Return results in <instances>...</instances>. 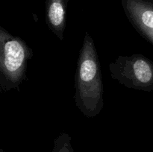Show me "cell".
Listing matches in <instances>:
<instances>
[{
    "label": "cell",
    "instance_id": "obj_1",
    "mask_svg": "<svg viewBox=\"0 0 153 152\" xmlns=\"http://www.w3.org/2000/svg\"><path fill=\"white\" fill-rule=\"evenodd\" d=\"M75 88L74 98L79 110L88 118L100 114L104 106L101 66L94 40L88 32L79 52Z\"/></svg>",
    "mask_w": 153,
    "mask_h": 152
},
{
    "label": "cell",
    "instance_id": "obj_2",
    "mask_svg": "<svg viewBox=\"0 0 153 152\" xmlns=\"http://www.w3.org/2000/svg\"><path fill=\"white\" fill-rule=\"evenodd\" d=\"M32 57V49L22 38L0 27V88L2 92L19 89L26 79L27 64Z\"/></svg>",
    "mask_w": 153,
    "mask_h": 152
},
{
    "label": "cell",
    "instance_id": "obj_6",
    "mask_svg": "<svg viewBox=\"0 0 153 152\" xmlns=\"http://www.w3.org/2000/svg\"><path fill=\"white\" fill-rule=\"evenodd\" d=\"M52 152H74L71 145V137L66 133H61L54 141Z\"/></svg>",
    "mask_w": 153,
    "mask_h": 152
},
{
    "label": "cell",
    "instance_id": "obj_7",
    "mask_svg": "<svg viewBox=\"0 0 153 152\" xmlns=\"http://www.w3.org/2000/svg\"><path fill=\"white\" fill-rule=\"evenodd\" d=\"M0 152H4V151H3L2 149H1V150H0Z\"/></svg>",
    "mask_w": 153,
    "mask_h": 152
},
{
    "label": "cell",
    "instance_id": "obj_4",
    "mask_svg": "<svg viewBox=\"0 0 153 152\" xmlns=\"http://www.w3.org/2000/svg\"><path fill=\"white\" fill-rule=\"evenodd\" d=\"M121 4L134 29L153 46V0H121Z\"/></svg>",
    "mask_w": 153,
    "mask_h": 152
},
{
    "label": "cell",
    "instance_id": "obj_3",
    "mask_svg": "<svg viewBox=\"0 0 153 152\" xmlns=\"http://www.w3.org/2000/svg\"><path fill=\"white\" fill-rule=\"evenodd\" d=\"M111 76L127 88L153 91V62L140 54L119 56L109 64Z\"/></svg>",
    "mask_w": 153,
    "mask_h": 152
},
{
    "label": "cell",
    "instance_id": "obj_5",
    "mask_svg": "<svg viewBox=\"0 0 153 152\" xmlns=\"http://www.w3.org/2000/svg\"><path fill=\"white\" fill-rule=\"evenodd\" d=\"M69 1L70 0H46L45 2L46 23L60 40L64 39Z\"/></svg>",
    "mask_w": 153,
    "mask_h": 152
}]
</instances>
